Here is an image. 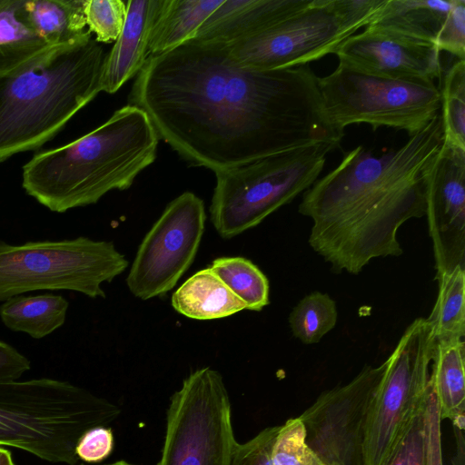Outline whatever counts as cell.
Masks as SVG:
<instances>
[{"instance_id": "cell-1", "label": "cell", "mask_w": 465, "mask_h": 465, "mask_svg": "<svg viewBox=\"0 0 465 465\" xmlns=\"http://www.w3.org/2000/svg\"><path fill=\"white\" fill-rule=\"evenodd\" d=\"M130 104L184 160L215 173L312 143L340 147L308 64L259 70L221 44L190 40L147 58Z\"/></svg>"}, {"instance_id": "cell-2", "label": "cell", "mask_w": 465, "mask_h": 465, "mask_svg": "<svg viewBox=\"0 0 465 465\" xmlns=\"http://www.w3.org/2000/svg\"><path fill=\"white\" fill-rule=\"evenodd\" d=\"M437 113L398 149L360 145L307 189L298 211L312 225L309 244L334 272L359 274L373 259L398 257V231L425 216V177L443 143Z\"/></svg>"}, {"instance_id": "cell-3", "label": "cell", "mask_w": 465, "mask_h": 465, "mask_svg": "<svg viewBox=\"0 0 465 465\" xmlns=\"http://www.w3.org/2000/svg\"><path fill=\"white\" fill-rule=\"evenodd\" d=\"M158 142L145 112L128 104L85 135L35 154L23 166L22 186L54 213L93 204L128 189L155 160Z\"/></svg>"}, {"instance_id": "cell-4", "label": "cell", "mask_w": 465, "mask_h": 465, "mask_svg": "<svg viewBox=\"0 0 465 465\" xmlns=\"http://www.w3.org/2000/svg\"><path fill=\"white\" fill-rule=\"evenodd\" d=\"M105 56L89 37L0 75V163L41 147L102 91Z\"/></svg>"}, {"instance_id": "cell-5", "label": "cell", "mask_w": 465, "mask_h": 465, "mask_svg": "<svg viewBox=\"0 0 465 465\" xmlns=\"http://www.w3.org/2000/svg\"><path fill=\"white\" fill-rule=\"evenodd\" d=\"M121 408L68 381L35 379L0 382V445L54 463L74 465L88 430L117 420Z\"/></svg>"}, {"instance_id": "cell-6", "label": "cell", "mask_w": 465, "mask_h": 465, "mask_svg": "<svg viewBox=\"0 0 465 465\" xmlns=\"http://www.w3.org/2000/svg\"><path fill=\"white\" fill-rule=\"evenodd\" d=\"M335 149L312 143L215 173L210 214L217 232L232 238L291 203L316 182Z\"/></svg>"}, {"instance_id": "cell-7", "label": "cell", "mask_w": 465, "mask_h": 465, "mask_svg": "<svg viewBox=\"0 0 465 465\" xmlns=\"http://www.w3.org/2000/svg\"><path fill=\"white\" fill-rule=\"evenodd\" d=\"M127 266L112 242L84 236L15 245L0 241V302L41 290L104 298L103 283L112 282Z\"/></svg>"}, {"instance_id": "cell-8", "label": "cell", "mask_w": 465, "mask_h": 465, "mask_svg": "<svg viewBox=\"0 0 465 465\" xmlns=\"http://www.w3.org/2000/svg\"><path fill=\"white\" fill-rule=\"evenodd\" d=\"M324 113L339 133L346 126L368 124L404 130L411 136L440 110V93L434 82L389 79L365 74L341 64L317 77Z\"/></svg>"}, {"instance_id": "cell-9", "label": "cell", "mask_w": 465, "mask_h": 465, "mask_svg": "<svg viewBox=\"0 0 465 465\" xmlns=\"http://www.w3.org/2000/svg\"><path fill=\"white\" fill-rule=\"evenodd\" d=\"M228 391L219 371L191 372L170 398L155 465H232L237 440Z\"/></svg>"}, {"instance_id": "cell-10", "label": "cell", "mask_w": 465, "mask_h": 465, "mask_svg": "<svg viewBox=\"0 0 465 465\" xmlns=\"http://www.w3.org/2000/svg\"><path fill=\"white\" fill-rule=\"evenodd\" d=\"M435 344L430 322L417 318L387 359V369L367 414L364 465H385L411 417L424 402Z\"/></svg>"}, {"instance_id": "cell-11", "label": "cell", "mask_w": 465, "mask_h": 465, "mask_svg": "<svg viewBox=\"0 0 465 465\" xmlns=\"http://www.w3.org/2000/svg\"><path fill=\"white\" fill-rule=\"evenodd\" d=\"M358 29L342 16L334 0H312L305 8L257 35L221 45L243 66L287 69L334 54Z\"/></svg>"}, {"instance_id": "cell-12", "label": "cell", "mask_w": 465, "mask_h": 465, "mask_svg": "<svg viewBox=\"0 0 465 465\" xmlns=\"http://www.w3.org/2000/svg\"><path fill=\"white\" fill-rule=\"evenodd\" d=\"M203 201L184 192L165 207L138 247L126 278L130 292L148 300L172 290L194 260L204 232Z\"/></svg>"}, {"instance_id": "cell-13", "label": "cell", "mask_w": 465, "mask_h": 465, "mask_svg": "<svg viewBox=\"0 0 465 465\" xmlns=\"http://www.w3.org/2000/svg\"><path fill=\"white\" fill-rule=\"evenodd\" d=\"M365 365L348 383L322 391L298 418L308 447L327 465H364L367 414L387 369Z\"/></svg>"}, {"instance_id": "cell-14", "label": "cell", "mask_w": 465, "mask_h": 465, "mask_svg": "<svg viewBox=\"0 0 465 465\" xmlns=\"http://www.w3.org/2000/svg\"><path fill=\"white\" fill-rule=\"evenodd\" d=\"M425 203L435 279L465 269V150L443 143L425 177Z\"/></svg>"}, {"instance_id": "cell-15", "label": "cell", "mask_w": 465, "mask_h": 465, "mask_svg": "<svg viewBox=\"0 0 465 465\" xmlns=\"http://www.w3.org/2000/svg\"><path fill=\"white\" fill-rule=\"evenodd\" d=\"M334 54L339 64L382 78L433 82L443 74L440 51L435 45L370 28L350 36Z\"/></svg>"}, {"instance_id": "cell-16", "label": "cell", "mask_w": 465, "mask_h": 465, "mask_svg": "<svg viewBox=\"0 0 465 465\" xmlns=\"http://www.w3.org/2000/svg\"><path fill=\"white\" fill-rule=\"evenodd\" d=\"M164 0H129L122 32L106 54L101 90L114 94L143 68L150 55L151 35Z\"/></svg>"}, {"instance_id": "cell-17", "label": "cell", "mask_w": 465, "mask_h": 465, "mask_svg": "<svg viewBox=\"0 0 465 465\" xmlns=\"http://www.w3.org/2000/svg\"><path fill=\"white\" fill-rule=\"evenodd\" d=\"M312 0H223L199 27L192 40L227 44L257 35Z\"/></svg>"}, {"instance_id": "cell-18", "label": "cell", "mask_w": 465, "mask_h": 465, "mask_svg": "<svg viewBox=\"0 0 465 465\" xmlns=\"http://www.w3.org/2000/svg\"><path fill=\"white\" fill-rule=\"evenodd\" d=\"M232 465H327L308 447L299 418L267 427L237 443Z\"/></svg>"}, {"instance_id": "cell-19", "label": "cell", "mask_w": 465, "mask_h": 465, "mask_svg": "<svg viewBox=\"0 0 465 465\" xmlns=\"http://www.w3.org/2000/svg\"><path fill=\"white\" fill-rule=\"evenodd\" d=\"M453 2L454 0H387L366 28L420 44L435 45Z\"/></svg>"}, {"instance_id": "cell-20", "label": "cell", "mask_w": 465, "mask_h": 465, "mask_svg": "<svg viewBox=\"0 0 465 465\" xmlns=\"http://www.w3.org/2000/svg\"><path fill=\"white\" fill-rule=\"evenodd\" d=\"M429 381L440 406V419L460 430L465 427V341H436Z\"/></svg>"}, {"instance_id": "cell-21", "label": "cell", "mask_w": 465, "mask_h": 465, "mask_svg": "<svg viewBox=\"0 0 465 465\" xmlns=\"http://www.w3.org/2000/svg\"><path fill=\"white\" fill-rule=\"evenodd\" d=\"M180 314L196 320H213L246 310L244 303L211 270L205 268L188 278L172 296Z\"/></svg>"}, {"instance_id": "cell-22", "label": "cell", "mask_w": 465, "mask_h": 465, "mask_svg": "<svg viewBox=\"0 0 465 465\" xmlns=\"http://www.w3.org/2000/svg\"><path fill=\"white\" fill-rule=\"evenodd\" d=\"M85 0H25L30 27L51 45L76 43L92 37L84 17Z\"/></svg>"}, {"instance_id": "cell-23", "label": "cell", "mask_w": 465, "mask_h": 465, "mask_svg": "<svg viewBox=\"0 0 465 465\" xmlns=\"http://www.w3.org/2000/svg\"><path fill=\"white\" fill-rule=\"evenodd\" d=\"M69 303L61 295H18L0 305V319L13 331L42 339L64 325Z\"/></svg>"}, {"instance_id": "cell-24", "label": "cell", "mask_w": 465, "mask_h": 465, "mask_svg": "<svg viewBox=\"0 0 465 465\" xmlns=\"http://www.w3.org/2000/svg\"><path fill=\"white\" fill-rule=\"evenodd\" d=\"M25 0H0V75L27 64L56 45H51L30 27Z\"/></svg>"}, {"instance_id": "cell-25", "label": "cell", "mask_w": 465, "mask_h": 465, "mask_svg": "<svg viewBox=\"0 0 465 465\" xmlns=\"http://www.w3.org/2000/svg\"><path fill=\"white\" fill-rule=\"evenodd\" d=\"M223 0H164L150 41V55L173 50L193 38Z\"/></svg>"}, {"instance_id": "cell-26", "label": "cell", "mask_w": 465, "mask_h": 465, "mask_svg": "<svg viewBox=\"0 0 465 465\" xmlns=\"http://www.w3.org/2000/svg\"><path fill=\"white\" fill-rule=\"evenodd\" d=\"M439 292L427 321L436 341L464 340L465 269L456 267L437 279Z\"/></svg>"}, {"instance_id": "cell-27", "label": "cell", "mask_w": 465, "mask_h": 465, "mask_svg": "<svg viewBox=\"0 0 465 465\" xmlns=\"http://www.w3.org/2000/svg\"><path fill=\"white\" fill-rule=\"evenodd\" d=\"M211 270L244 303L246 310L260 312L269 304V282L265 274L243 257H219Z\"/></svg>"}, {"instance_id": "cell-28", "label": "cell", "mask_w": 465, "mask_h": 465, "mask_svg": "<svg viewBox=\"0 0 465 465\" xmlns=\"http://www.w3.org/2000/svg\"><path fill=\"white\" fill-rule=\"evenodd\" d=\"M335 302L327 293L313 292L304 296L289 315L292 335L302 343H318L336 325Z\"/></svg>"}, {"instance_id": "cell-29", "label": "cell", "mask_w": 465, "mask_h": 465, "mask_svg": "<svg viewBox=\"0 0 465 465\" xmlns=\"http://www.w3.org/2000/svg\"><path fill=\"white\" fill-rule=\"evenodd\" d=\"M440 93L443 140L465 150L464 59H457L446 71Z\"/></svg>"}, {"instance_id": "cell-30", "label": "cell", "mask_w": 465, "mask_h": 465, "mask_svg": "<svg viewBox=\"0 0 465 465\" xmlns=\"http://www.w3.org/2000/svg\"><path fill=\"white\" fill-rule=\"evenodd\" d=\"M385 465H428L426 398L411 417Z\"/></svg>"}, {"instance_id": "cell-31", "label": "cell", "mask_w": 465, "mask_h": 465, "mask_svg": "<svg viewBox=\"0 0 465 465\" xmlns=\"http://www.w3.org/2000/svg\"><path fill=\"white\" fill-rule=\"evenodd\" d=\"M84 17L87 29L98 43L116 41L126 18V4L122 0H85Z\"/></svg>"}, {"instance_id": "cell-32", "label": "cell", "mask_w": 465, "mask_h": 465, "mask_svg": "<svg viewBox=\"0 0 465 465\" xmlns=\"http://www.w3.org/2000/svg\"><path fill=\"white\" fill-rule=\"evenodd\" d=\"M436 47L458 59L465 58V0H454L438 35Z\"/></svg>"}, {"instance_id": "cell-33", "label": "cell", "mask_w": 465, "mask_h": 465, "mask_svg": "<svg viewBox=\"0 0 465 465\" xmlns=\"http://www.w3.org/2000/svg\"><path fill=\"white\" fill-rule=\"evenodd\" d=\"M114 447V433L107 426H98L85 431L79 439L75 452L78 459L98 463L107 459Z\"/></svg>"}, {"instance_id": "cell-34", "label": "cell", "mask_w": 465, "mask_h": 465, "mask_svg": "<svg viewBox=\"0 0 465 465\" xmlns=\"http://www.w3.org/2000/svg\"><path fill=\"white\" fill-rule=\"evenodd\" d=\"M440 420L438 399L431 384L429 381L426 394L428 465H442Z\"/></svg>"}, {"instance_id": "cell-35", "label": "cell", "mask_w": 465, "mask_h": 465, "mask_svg": "<svg viewBox=\"0 0 465 465\" xmlns=\"http://www.w3.org/2000/svg\"><path fill=\"white\" fill-rule=\"evenodd\" d=\"M30 368V361L24 354L0 341V382L17 381Z\"/></svg>"}, {"instance_id": "cell-36", "label": "cell", "mask_w": 465, "mask_h": 465, "mask_svg": "<svg viewBox=\"0 0 465 465\" xmlns=\"http://www.w3.org/2000/svg\"><path fill=\"white\" fill-rule=\"evenodd\" d=\"M453 432L456 440V453L451 460L452 465L465 464V440L463 430L453 426Z\"/></svg>"}, {"instance_id": "cell-37", "label": "cell", "mask_w": 465, "mask_h": 465, "mask_svg": "<svg viewBox=\"0 0 465 465\" xmlns=\"http://www.w3.org/2000/svg\"><path fill=\"white\" fill-rule=\"evenodd\" d=\"M0 465H15L11 452L0 447Z\"/></svg>"}, {"instance_id": "cell-38", "label": "cell", "mask_w": 465, "mask_h": 465, "mask_svg": "<svg viewBox=\"0 0 465 465\" xmlns=\"http://www.w3.org/2000/svg\"><path fill=\"white\" fill-rule=\"evenodd\" d=\"M104 465H134V464H132V463L127 462L125 460H117V461H114V462H112V463H108V464H104Z\"/></svg>"}]
</instances>
